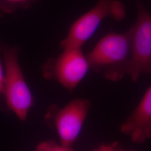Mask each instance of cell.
<instances>
[{
  "label": "cell",
  "instance_id": "6da1fadb",
  "mask_svg": "<svg viewBox=\"0 0 151 151\" xmlns=\"http://www.w3.org/2000/svg\"><path fill=\"white\" fill-rule=\"evenodd\" d=\"M132 51V29L122 34L110 32L86 55L90 68L108 80L120 81L128 75Z\"/></svg>",
  "mask_w": 151,
  "mask_h": 151
},
{
  "label": "cell",
  "instance_id": "7a4b0ae2",
  "mask_svg": "<svg viewBox=\"0 0 151 151\" xmlns=\"http://www.w3.org/2000/svg\"><path fill=\"white\" fill-rule=\"evenodd\" d=\"M5 64V81L3 93L7 107L22 122L27 118L34 100L19 63L18 51L15 48L2 49Z\"/></svg>",
  "mask_w": 151,
  "mask_h": 151
},
{
  "label": "cell",
  "instance_id": "3957f363",
  "mask_svg": "<svg viewBox=\"0 0 151 151\" xmlns=\"http://www.w3.org/2000/svg\"><path fill=\"white\" fill-rule=\"evenodd\" d=\"M125 15L124 4L116 0H98L95 6L78 19L66 38L60 43L63 49L81 48L91 37L104 19L111 17L121 20Z\"/></svg>",
  "mask_w": 151,
  "mask_h": 151
},
{
  "label": "cell",
  "instance_id": "277c9868",
  "mask_svg": "<svg viewBox=\"0 0 151 151\" xmlns=\"http://www.w3.org/2000/svg\"><path fill=\"white\" fill-rule=\"evenodd\" d=\"M56 58H50L42 69L44 78L57 81L72 92L86 75L89 67L81 48L63 49Z\"/></svg>",
  "mask_w": 151,
  "mask_h": 151
},
{
  "label": "cell",
  "instance_id": "5b68a950",
  "mask_svg": "<svg viewBox=\"0 0 151 151\" xmlns=\"http://www.w3.org/2000/svg\"><path fill=\"white\" fill-rule=\"evenodd\" d=\"M138 16L132 29V51L128 75L134 83L140 75L151 76V13L140 2Z\"/></svg>",
  "mask_w": 151,
  "mask_h": 151
},
{
  "label": "cell",
  "instance_id": "8992f818",
  "mask_svg": "<svg viewBox=\"0 0 151 151\" xmlns=\"http://www.w3.org/2000/svg\"><path fill=\"white\" fill-rule=\"evenodd\" d=\"M91 106L87 99H75L63 108L52 109L48 113V119L53 122L60 139V143L68 151L73 150L75 143L81 132L83 124Z\"/></svg>",
  "mask_w": 151,
  "mask_h": 151
},
{
  "label": "cell",
  "instance_id": "52a82bcc",
  "mask_svg": "<svg viewBox=\"0 0 151 151\" xmlns=\"http://www.w3.org/2000/svg\"><path fill=\"white\" fill-rule=\"evenodd\" d=\"M120 130L135 144L151 139V84L134 111L120 125Z\"/></svg>",
  "mask_w": 151,
  "mask_h": 151
},
{
  "label": "cell",
  "instance_id": "ba28073f",
  "mask_svg": "<svg viewBox=\"0 0 151 151\" xmlns=\"http://www.w3.org/2000/svg\"><path fill=\"white\" fill-rule=\"evenodd\" d=\"M37 150L40 151H69L60 143L57 144L53 140L44 141L37 147Z\"/></svg>",
  "mask_w": 151,
  "mask_h": 151
},
{
  "label": "cell",
  "instance_id": "9c48e42d",
  "mask_svg": "<svg viewBox=\"0 0 151 151\" xmlns=\"http://www.w3.org/2000/svg\"><path fill=\"white\" fill-rule=\"evenodd\" d=\"M4 81H5V75L3 73L2 67L0 61V95L3 93L4 91Z\"/></svg>",
  "mask_w": 151,
  "mask_h": 151
},
{
  "label": "cell",
  "instance_id": "30bf717a",
  "mask_svg": "<svg viewBox=\"0 0 151 151\" xmlns=\"http://www.w3.org/2000/svg\"><path fill=\"white\" fill-rule=\"evenodd\" d=\"M119 147L115 145H104L99 148V151H114L118 149Z\"/></svg>",
  "mask_w": 151,
  "mask_h": 151
},
{
  "label": "cell",
  "instance_id": "8fae6325",
  "mask_svg": "<svg viewBox=\"0 0 151 151\" xmlns=\"http://www.w3.org/2000/svg\"><path fill=\"white\" fill-rule=\"evenodd\" d=\"M6 1L10 2L13 4H22V3H24L27 1V0H6Z\"/></svg>",
  "mask_w": 151,
  "mask_h": 151
}]
</instances>
